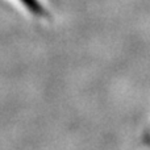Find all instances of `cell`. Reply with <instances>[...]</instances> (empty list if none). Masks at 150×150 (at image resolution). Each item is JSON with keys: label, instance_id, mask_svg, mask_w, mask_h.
<instances>
[{"label": "cell", "instance_id": "1", "mask_svg": "<svg viewBox=\"0 0 150 150\" xmlns=\"http://www.w3.org/2000/svg\"><path fill=\"white\" fill-rule=\"evenodd\" d=\"M23 3V5H25L28 8V11L34 16H38V17H42V16H47L46 11H45L44 5L38 1V0H20Z\"/></svg>", "mask_w": 150, "mask_h": 150}]
</instances>
